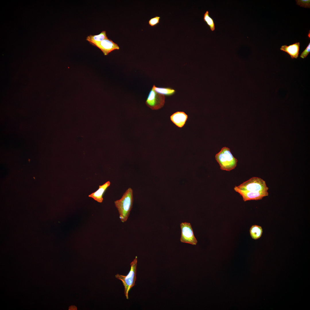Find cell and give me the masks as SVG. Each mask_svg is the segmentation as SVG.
Instances as JSON below:
<instances>
[{"instance_id":"obj_14","label":"cell","mask_w":310,"mask_h":310,"mask_svg":"<svg viewBox=\"0 0 310 310\" xmlns=\"http://www.w3.org/2000/svg\"><path fill=\"white\" fill-rule=\"evenodd\" d=\"M152 89L157 92L164 95L170 96L174 94L175 90L170 88L157 87L154 85Z\"/></svg>"},{"instance_id":"obj_4","label":"cell","mask_w":310,"mask_h":310,"mask_svg":"<svg viewBox=\"0 0 310 310\" xmlns=\"http://www.w3.org/2000/svg\"><path fill=\"white\" fill-rule=\"evenodd\" d=\"M235 188L244 191L268 192L266 182L261 178L253 177Z\"/></svg>"},{"instance_id":"obj_7","label":"cell","mask_w":310,"mask_h":310,"mask_svg":"<svg viewBox=\"0 0 310 310\" xmlns=\"http://www.w3.org/2000/svg\"><path fill=\"white\" fill-rule=\"evenodd\" d=\"M234 189L242 196L243 200L245 202L261 199L264 197L268 195V192L244 191L235 188Z\"/></svg>"},{"instance_id":"obj_1","label":"cell","mask_w":310,"mask_h":310,"mask_svg":"<svg viewBox=\"0 0 310 310\" xmlns=\"http://www.w3.org/2000/svg\"><path fill=\"white\" fill-rule=\"evenodd\" d=\"M133 201V191L131 188H128L119 199L115 201V204L117 208L121 221L124 222L127 221L131 210Z\"/></svg>"},{"instance_id":"obj_15","label":"cell","mask_w":310,"mask_h":310,"mask_svg":"<svg viewBox=\"0 0 310 310\" xmlns=\"http://www.w3.org/2000/svg\"><path fill=\"white\" fill-rule=\"evenodd\" d=\"M204 21L210 27V30L212 31L215 30V24L213 19L210 16L209 11H206L204 13L203 17Z\"/></svg>"},{"instance_id":"obj_2","label":"cell","mask_w":310,"mask_h":310,"mask_svg":"<svg viewBox=\"0 0 310 310\" xmlns=\"http://www.w3.org/2000/svg\"><path fill=\"white\" fill-rule=\"evenodd\" d=\"M215 159L222 170L230 171L236 166L237 160L231 153L230 149L223 147L215 156Z\"/></svg>"},{"instance_id":"obj_16","label":"cell","mask_w":310,"mask_h":310,"mask_svg":"<svg viewBox=\"0 0 310 310\" xmlns=\"http://www.w3.org/2000/svg\"><path fill=\"white\" fill-rule=\"evenodd\" d=\"M297 4L301 7L305 8H310V1L309 0H300L296 1Z\"/></svg>"},{"instance_id":"obj_9","label":"cell","mask_w":310,"mask_h":310,"mask_svg":"<svg viewBox=\"0 0 310 310\" xmlns=\"http://www.w3.org/2000/svg\"><path fill=\"white\" fill-rule=\"evenodd\" d=\"M187 118L188 116L185 113L180 111L174 113L170 117L171 121L177 126L180 128L184 125Z\"/></svg>"},{"instance_id":"obj_19","label":"cell","mask_w":310,"mask_h":310,"mask_svg":"<svg viewBox=\"0 0 310 310\" xmlns=\"http://www.w3.org/2000/svg\"><path fill=\"white\" fill-rule=\"evenodd\" d=\"M69 310H77V307H76V306H73V305H72V306H70L69 307Z\"/></svg>"},{"instance_id":"obj_10","label":"cell","mask_w":310,"mask_h":310,"mask_svg":"<svg viewBox=\"0 0 310 310\" xmlns=\"http://www.w3.org/2000/svg\"><path fill=\"white\" fill-rule=\"evenodd\" d=\"M300 46V43L297 42L288 46L282 45L280 49L289 54L291 59H296L299 56Z\"/></svg>"},{"instance_id":"obj_18","label":"cell","mask_w":310,"mask_h":310,"mask_svg":"<svg viewBox=\"0 0 310 310\" xmlns=\"http://www.w3.org/2000/svg\"><path fill=\"white\" fill-rule=\"evenodd\" d=\"M310 52V43H309L307 46L305 50L301 53L300 57L304 59L306 58Z\"/></svg>"},{"instance_id":"obj_11","label":"cell","mask_w":310,"mask_h":310,"mask_svg":"<svg viewBox=\"0 0 310 310\" xmlns=\"http://www.w3.org/2000/svg\"><path fill=\"white\" fill-rule=\"evenodd\" d=\"M110 181H108L103 185H99L98 189L96 191L89 195L88 197L92 198L98 202H102L103 199V194L108 187L110 186Z\"/></svg>"},{"instance_id":"obj_17","label":"cell","mask_w":310,"mask_h":310,"mask_svg":"<svg viewBox=\"0 0 310 310\" xmlns=\"http://www.w3.org/2000/svg\"><path fill=\"white\" fill-rule=\"evenodd\" d=\"M160 18V17L157 16L151 18L149 21V24L152 27L155 26L159 23Z\"/></svg>"},{"instance_id":"obj_12","label":"cell","mask_w":310,"mask_h":310,"mask_svg":"<svg viewBox=\"0 0 310 310\" xmlns=\"http://www.w3.org/2000/svg\"><path fill=\"white\" fill-rule=\"evenodd\" d=\"M108 39L105 31H102L100 33L97 35H90L86 38V40L92 44L94 43L100 42L102 40Z\"/></svg>"},{"instance_id":"obj_13","label":"cell","mask_w":310,"mask_h":310,"mask_svg":"<svg viewBox=\"0 0 310 310\" xmlns=\"http://www.w3.org/2000/svg\"><path fill=\"white\" fill-rule=\"evenodd\" d=\"M250 233L252 238L254 239H257L261 236L263 230L261 226L257 225H253L250 229Z\"/></svg>"},{"instance_id":"obj_5","label":"cell","mask_w":310,"mask_h":310,"mask_svg":"<svg viewBox=\"0 0 310 310\" xmlns=\"http://www.w3.org/2000/svg\"><path fill=\"white\" fill-rule=\"evenodd\" d=\"M165 97L164 95L159 94L152 88L150 90L146 104L152 110L159 109L164 105Z\"/></svg>"},{"instance_id":"obj_8","label":"cell","mask_w":310,"mask_h":310,"mask_svg":"<svg viewBox=\"0 0 310 310\" xmlns=\"http://www.w3.org/2000/svg\"><path fill=\"white\" fill-rule=\"evenodd\" d=\"M92 45L100 49L105 55H108L113 50L119 49V47L117 44L108 39L95 43Z\"/></svg>"},{"instance_id":"obj_3","label":"cell","mask_w":310,"mask_h":310,"mask_svg":"<svg viewBox=\"0 0 310 310\" xmlns=\"http://www.w3.org/2000/svg\"><path fill=\"white\" fill-rule=\"evenodd\" d=\"M137 257L136 256L131 263V269L128 274L126 276L116 274L115 276L117 279L121 280L125 288L124 293L127 299H128V293L132 287L135 285L136 279V267Z\"/></svg>"},{"instance_id":"obj_6","label":"cell","mask_w":310,"mask_h":310,"mask_svg":"<svg viewBox=\"0 0 310 310\" xmlns=\"http://www.w3.org/2000/svg\"><path fill=\"white\" fill-rule=\"evenodd\" d=\"M181 242L196 245L197 242L195 238L191 225L189 223L182 222L180 224Z\"/></svg>"}]
</instances>
